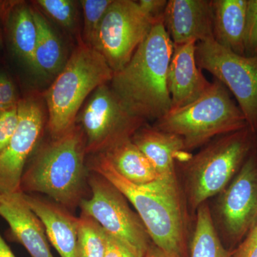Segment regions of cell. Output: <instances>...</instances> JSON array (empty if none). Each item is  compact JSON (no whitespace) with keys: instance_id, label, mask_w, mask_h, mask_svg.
Here are the masks:
<instances>
[{"instance_id":"cell-1","label":"cell","mask_w":257,"mask_h":257,"mask_svg":"<svg viewBox=\"0 0 257 257\" xmlns=\"http://www.w3.org/2000/svg\"><path fill=\"white\" fill-rule=\"evenodd\" d=\"M87 167L111 182L133 204L152 242L172 257H189L190 211L179 179L159 178L137 185L115 170L103 153L94 155Z\"/></svg>"},{"instance_id":"cell-2","label":"cell","mask_w":257,"mask_h":257,"mask_svg":"<svg viewBox=\"0 0 257 257\" xmlns=\"http://www.w3.org/2000/svg\"><path fill=\"white\" fill-rule=\"evenodd\" d=\"M173 48L164 24H157L128 63L114 73L111 90L133 116L155 121L170 112L167 72Z\"/></svg>"},{"instance_id":"cell-3","label":"cell","mask_w":257,"mask_h":257,"mask_svg":"<svg viewBox=\"0 0 257 257\" xmlns=\"http://www.w3.org/2000/svg\"><path fill=\"white\" fill-rule=\"evenodd\" d=\"M257 152V134L248 126L213 139L195 155H186L177 171L190 213L215 197Z\"/></svg>"},{"instance_id":"cell-4","label":"cell","mask_w":257,"mask_h":257,"mask_svg":"<svg viewBox=\"0 0 257 257\" xmlns=\"http://www.w3.org/2000/svg\"><path fill=\"white\" fill-rule=\"evenodd\" d=\"M86 138L75 124L63 136L42 147L25 170L20 190L42 193L67 209L79 206L89 181Z\"/></svg>"},{"instance_id":"cell-5","label":"cell","mask_w":257,"mask_h":257,"mask_svg":"<svg viewBox=\"0 0 257 257\" xmlns=\"http://www.w3.org/2000/svg\"><path fill=\"white\" fill-rule=\"evenodd\" d=\"M113 76L104 57L81 41L45 94L52 140L73 127L87 96L99 86L109 84Z\"/></svg>"},{"instance_id":"cell-6","label":"cell","mask_w":257,"mask_h":257,"mask_svg":"<svg viewBox=\"0 0 257 257\" xmlns=\"http://www.w3.org/2000/svg\"><path fill=\"white\" fill-rule=\"evenodd\" d=\"M222 83L214 79L200 97L188 105L170 111L152 126L175 135L184 151L202 148L213 139L248 126L239 106Z\"/></svg>"},{"instance_id":"cell-7","label":"cell","mask_w":257,"mask_h":257,"mask_svg":"<svg viewBox=\"0 0 257 257\" xmlns=\"http://www.w3.org/2000/svg\"><path fill=\"white\" fill-rule=\"evenodd\" d=\"M209 209L221 242L233 251L257 221V152L216 196Z\"/></svg>"},{"instance_id":"cell-8","label":"cell","mask_w":257,"mask_h":257,"mask_svg":"<svg viewBox=\"0 0 257 257\" xmlns=\"http://www.w3.org/2000/svg\"><path fill=\"white\" fill-rule=\"evenodd\" d=\"M88 184L92 196L81 201L82 214L92 217L108 234L122 241L139 256L145 257L152 241L138 213L128 205L127 199L97 174L89 177Z\"/></svg>"},{"instance_id":"cell-9","label":"cell","mask_w":257,"mask_h":257,"mask_svg":"<svg viewBox=\"0 0 257 257\" xmlns=\"http://www.w3.org/2000/svg\"><path fill=\"white\" fill-rule=\"evenodd\" d=\"M196 60L234 96L248 127L257 134V56L237 55L211 39L197 42Z\"/></svg>"},{"instance_id":"cell-10","label":"cell","mask_w":257,"mask_h":257,"mask_svg":"<svg viewBox=\"0 0 257 257\" xmlns=\"http://www.w3.org/2000/svg\"><path fill=\"white\" fill-rule=\"evenodd\" d=\"M91 94L76 119L85 135L86 153H102L118 142L132 138L147 124L125 109L109 84L99 86Z\"/></svg>"},{"instance_id":"cell-11","label":"cell","mask_w":257,"mask_h":257,"mask_svg":"<svg viewBox=\"0 0 257 257\" xmlns=\"http://www.w3.org/2000/svg\"><path fill=\"white\" fill-rule=\"evenodd\" d=\"M154 25L138 2L112 0L101 22L94 49L116 73L128 63Z\"/></svg>"},{"instance_id":"cell-12","label":"cell","mask_w":257,"mask_h":257,"mask_svg":"<svg viewBox=\"0 0 257 257\" xmlns=\"http://www.w3.org/2000/svg\"><path fill=\"white\" fill-rule=\"evenodd\" d=\"M35 95L20 99L19 122L6 148L0 153V194L21 192L20 184L29 157L36 148L45 126V112Z\"/></svg>"},{"instance_id":"cell-13","label":"cell","mask_w":257,"mask_h":257,"mask_svg":"<svg viewBox=\"0 0 257 257\" xmlns=\"http://www.w3.org/2000/svg\"><path fill=\"white\" fill-rule=\"evenodd\" d=\"M197 43L191 40L174 45L167 72L170 111L188 105L200 97L211 86V82L204 77L196 60Z\"/></svg>"},{"instance_id":"cell-14","label":"cell","mask_w":257,"mask_h":257,"mask_svg":"<svg viewBox=\"0 0 257 257\" xmlns=\"http://www.w3.org/2000/svg\"><path fill=\"white\" fill-rule=\"evenodd\" d=\"M0 216L9 224L12 238L31 257H54L45 226L27 204L23 192L1 194Z\"/></svg>"},{"instance_id":"cell-15","label":"cell","mask_w":257,"mask_h":257,"mask_svg":"<svg viewBox=\"0 0 257 257\" xmlns=\"http://www.w3.org/2000/svg\"><path fill=\"white\" fill-rule=\"evenodd\" d=\"M163 24L174 45L211 40V0H169Z\"/></svg>"},{"instance_id":"cell-16","label":"cell","mask_w":257,"mask_h":257,"mask_svg":"<svg viewBox=\"0 0 257 257\" xmlns=\"http://www.w3.org/2000/svg\"><path fill=\"white\" fill-rule=\"evenodd\" d=\"M30 209L45 226L48 241L61 257H80L79 251V218L53 201L23 193Z\"/></svg>"},{"instance_id":"cell-17","label":"cell","mask_w":257,"mask_h":257,"mask_svg":"<svg viewBox=\"0 0 257 257\" xmlns=\"http://www.w3.org/2000/svg\"><path fill=\"white\" fill-rule=\"evenodd\" d=\"M132 141L153 166L161 179H178L177 163L188 155L178 137L145 124L136 132Z\"/></svg>"},{"instance_id":"cell-18","label":"cell","mask_w":257,"mask_h":257,"mask_svg":"<svg viewBox=\"0 0 257 257\" xmlns=\"http://www.w3.org/2000/svg\"><path fill=\"white\" fill-rule=\"evenodd\" d=\"M0 15L5 20L12 52L32 69L37 37L32 8L23 1L1 2Z\"/></svg>"},{"instance_id":"cell-19","label":"cell","mask_w":257,"mask_h":257,"mask_svg":"<svg viewBox=\"0 0 257 257\" xmlns=\"http://www.w3.org/2000/svg\"><path fill=\"white\" fill-rule=\"evenodd\" d=\"M213 40L239 55H245L244 27L247 0H211Z\"/></svg>"},{"instance_id":"cell-20","label":"cell","mask_w":257,"mask_h":257,"mask_svg":"<svg viewBox=\"0 0 257 257\" xmlns=\"http://www.w3.org/2000/svg\"><path fill=\"white\" fill-rule=\"evenodd\" d=\"M32 10L37 37L32 69L43 78H55L67 62L63 47L45 17L36 8Z\"/></svg>"},{"instance_id":"cell-21","label":"cell","mask_w":257,"mask_h":257,"mask_svg":"<svg viewBox=\"0 0 257 257\" xmlns=\"http://www.w3.org/2000/svg\"><path fill=\"white\" fill-rule=\"evenodd\" d=\"M121 177L137 185H145L160 178L148 159L131 138L118 142L102 152Z\"/></svg>"},{"instance_id":"cell-22","label":"cell","mask_w":257,"mask_h":257,"mask_svg":"<svg viewBox=\"0 0 257 257\" xmlns=\"http://www.w3.org/2000/svg\"><path fill=\"white\" fill-rule=\"evenodd\" d=\"M195 216L189 257H231L232 251L225 247L216 232L208 202L198 208Z\"/></svg>"},{"instance_id":"cell-23","label":"cell","mask_w":257,"mask_h":257,"mask_svg":"<svg viewBox=\"0 0 257 257\" xmlns=\"http://www.w3.org/2000/svg\"><path fill=\"white\" fill-rule=\"evenodd\" d=\"M106 233L94 219L86 214L79 218L78 244L80 257H104Z\"/></svg>"},{"instance_id":"cell-24","label":"cell","mask_w":257,"mask_h":257,"mask_svg":"<svg viewBox=\"0 0 257 257\" xmlns=\"http://www.w3.org/2000/svg\"><path fill=\"white\" fill-rule=\"evenodd\" d=\"M112 0H82L84 42L94 49L103 18Z\"/></svg>"},{"instance_id":"cell-25","label":"cell","mask_w":257,"mask_h":257,"mask_svg":"<svg viewBox=\"0 0 257 257\" xmlns=\"http://www.w3.org/2000/svg\"><path fill=\"white\" fill-rule=\"evenodd\" d=\"M35 5L66 30L73 31L77 23V8L72 0H37Z\"/></svg>"},{"instance_id":"cell-26","label":"cell","mask_w":257,"mask_h":257,"mask_svg":"<svg viewBox=\"0 0 257 257\" xmlns=\"http://www.w3.org/2000/svg\"><path fill=\"white\" fill-rule=\"evenodd\" d=\"M243 44L245 55L257 56V0H247Z\"/></svg>"},{"instance_id":"cell-27","label":"cell","mask_w":257,"mask_h":257,"mask_svg":"<svg viewBox=\"0 0 257 257\" xmlns=\"http://www.w3.org/2000/svg\"><path fill=\"white\" fill-rule=\"evenodd\" d=\"M19 122L18 104L0 111V153L6 148Z\"/></svg>"},{"instance_id":"cell-28","label":"cell","mask_w":257,"mask_h":257,"mask_svg":"<svg viewBox=\"0 0 257 257\" xmlns=\"http://www.w3.org/2000/svg\"><path fill=\"white\" fill-rule=\"evenodd\" d=\"M14 81L5 71H0V111L17 106L20 101Z\"/></svg>"},{"instance_id":"cell-29","label":"cell","mask_w":257,"mask_h":257,"mask_svg":"<svg viewBox=\"0 0 257 257\" xmlns=\"http://www.w3.org/2000/svg\"><path fill=\"white\" fill-rule=\"evenodd\" d=\"M167 0H140L138 3L154 25L164 23Z\"/></svg>"},{"instance_id":"cell-30","label":"cell","mask_w":257,"mask_h":257,"mask_svg":"<svg viewBox=\"0 0 257 257\" xmlns=\"http://www.w3.org/2000/svg\"><path fill=\"white\" fill-rule=\"evenodd\" d=\"M104 257H140L120 240L106 233Z\"/></svg>"},{"instance_id":"cell-31","label":"cell","mask_w":257,"mask_h":257,"mask_svg":"<svg viewBox=\"0 0 257 257\" xmlns=\"http://www.w3.org/2000/svg\"><path fill=\"white\" fill-rule=\"evenodd\" d=\"M231 257H257V237L246 236L233 250Z\"/></svg>"},{"instance_id":"cell-32","label":"cell","mask_w":257,"mask_h":257,"mask_svg":"<svg viewBox=\"0 0 257 257\" xmlns=\"http://www.w3.org/2000/svg\"><path fill=\"white\" fill-rule=\"evenodd\" d=\"M145 257H172L167 254L165 251H162L161 248L156 246L152 242L151 246L149 248L148 251L145 254Z\"/></svg>"},{"instance_id":"cell-33","label":"cell","mask_w":257,"mask_h":257,"mask_svg":"<svg viewBox=\"0 0 257 257\" xmlns=\"http://www.w3.org/2000/svg\"><path fill=\"white\" fill-rule=\"evenodd\" d=\"M0 257H16L0 234Z\"/></svg>"},{"instance_id":"cell-34","label":"cell","mask_w":257,"mask_h":257,"mask_svg":"<svg viewBox=\"0 0 257 257\" xmlns=\"http://www.w3.org/2000/svg\"><path fill=\"white\" fill-rule=\"evenodd\" d=\"M247 236H255V237H257V221L256 222V224H255L254 226H253L252 229H251V231H250V232L248 233Z\"/></svg>"},{"instance_id":"cell-35","label":"cell","mask_w":257,"mask_h":257,"mask_svg":"<svg viewBox=\"0 0 257 257\" xmlns=\"http://www.w3.org/2000/svg\"><path fill=\"white\" fill-rule=\"evenodd\" d=\"M0 4H1V2H0ZM2 45H3V34L0 30V46H2Z\"/></svg>"},{"instance_id":"cell-36","label":"cell","mask_w":257,"mask_h":257,"mask_svg":"<svg viewBox=\"0 0 257 257\" xmlns=\"http://www.w3.org/2000/svg\"><path fill=\"white\" fill-rule=\"evenodd\" d=\"M0 196H1V194H0Z\"/></svg>"}]
</instances>
